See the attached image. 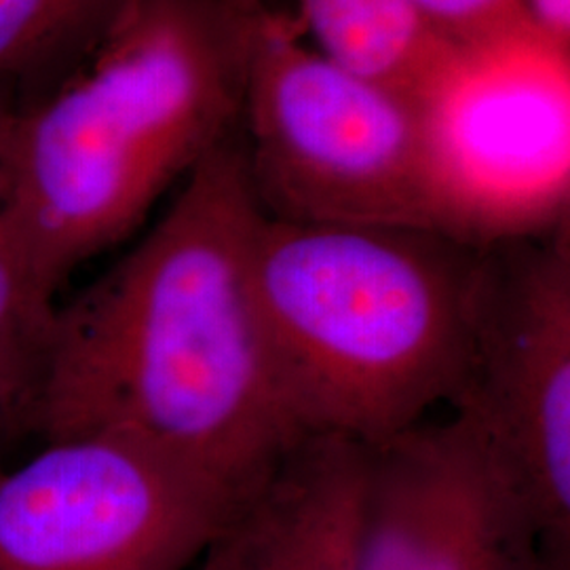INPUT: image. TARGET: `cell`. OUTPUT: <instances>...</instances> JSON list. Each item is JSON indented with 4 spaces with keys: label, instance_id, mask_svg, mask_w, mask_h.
I'll list each match as a JSON object with an SVG mask.
<instances>
[{
    "label": "cell",
    "instance_id": "obj_1",
    "mask_svg": "<svg viewBox=\"0 0 570 570\" xmlns=\"http://www.w3.org/2000/svg\"><path fill=\"white\" fill-rule=\"evenodd\" d=\"M265 218L237 129L184 178L140 244L56 306L30 435H121L254 489L305 438L256 298Z\"/></svg>",
    "mask_w": 570,
    "mask_h": 570
},
{
    "label": "cell",
    "instance_id": "obj_2",
    "mask_svg": "<svg viewBox=\"0 0 570 570\" xmlns=\"http://www.w3.org/2000/svg\"><path fill=\"white\" fill-rule=\"evenodd\" d=\"M258 0H127L58 75L20 89L9 205L32 292L121 244L239 129Z\"/></svg>",
    "mask_w": 570,
    "mask_h": 570
},
{
    "label": "cell",
    "instance_id": "obj_3",
    "mask_svg": "<svg viewBox=\"0 0 570 570\" xmlns=\"http://www.w3.org/2000/svg\"><path fill=\"white\" fill-rule=\"evenodd\" d=\"M484 252L429 228L266 216L256 298L301 435L367 449L450 404L468 362Z\"/></svg>",
    "mask_w": 570,
    "mask_h": 570
},
{
    "label": "cell",
    "instance_id": "obj_4",
    "mask_svg": "<svg viewBox=\"0 0 570 570\" xmlns=\"http://www.w3.org/2000/svg\"><path fill=\"white\" fill-rule=\"evenodd\" d=\"M239 138L268 218L433 230L414 104L327 61L289 13L263 0L247 42Z\"/></svg>",
    "mask_w": 570,
    "mask_h": 570
},
{
    "label": "cell",
    "instance_id": "obj_5",
    "mask_svg": "<svg viewBox=\"0 0 570 570\" xmlns=\"http://www.w3.org/2000/svg\"><path fill=\"white\" fill-rule=\"evenodd\" d=\"M412 104L433 230L490 247L569 225L570 49L511 21L450 42Z\"/></svg>",
    "mask_w": 570,
    "mask_h": 570
},
{
    "label": "cell",
    "instance_id": "obj_6",
    "mask_svg": "<svg viewBox=\"0 0 570 570\" xmlns=\"http://www.w3.org/2000/svg\"><path fill=\"white\" fill-rule=\"evenodd\" d=\"M449 406L570 570V223L487 247Z\"/></svg>",
    "mask_w": 570,
    "mask_h": 570
},
{
    "label": "cell",
    "instance_id": "obj_7",
    "mask_svg": "<svg viewBox=\"0 0 570 570\" xmlns=\"http://www.w3.org/2000/svg\"><path fill=\"white\" fill-rule=\"evenodd\" d=\"M249 490L121 435L47 442L0 465V570H190Z\"/></svg>",
    "mask_w": 570,
    "mask_h": 570
},
{
    "label": "cell",
    "instance_id": "obj_8",
    "mask_svg": "<svg viewBox=\"0 0 570 570\" xmlns=\"http://www.w3.org/2000/svg\"><path fill=\"white\" fill-rule=\"evenodd\" d=\"M357 570H551L541 539L461 419L364 446Z\"/></svg>",
    "mask_w": 570,
    "mask_h": 570
},
{
    "label": "cell",
    "instance_id": "obj_9",
    "mask_svg": "<svg viewBox=\"0 0 570 570\" xmlns=\"http://www.w3.org/2000/svg\"><path fill=\"white\" fill-rule=\"evenodd\" d=\"M364 446L306 435L235 505L190 570H357Z\"/></svg>",
    "mask_w": 570,
    "mask_h": 570
},
{
    "label": "cell",
    "instance_id": "obj_10",
    "mask_svg": "<svg viewBox=\"0 0 570 570\" xmlns=\"http://www.w3.org/2000/svg\"><path fill=\"white\" fill-rule=\"evenodd\" d=\"M292 18L327 61L407 102L450 45L412 0H296Z\"/></svg>",
    "mask_w": 570,
    "mask_h": 570
},
{
    "label": "cell",
    "instance_id": "obj_11",
    "mask_svg": "<svg viewBox=\"0 0 570 570\" xmlns=\"http://www.w3.org/2000/svg\"><path fill=\"white\" fill-rule=\"evenodd\" d=\"M18 100L20 87L0 81V387L32 407L45 338L53 317L42 311L32 292L9 205L7 144Z\"/></svg>",
    "mask_w": 570,
    "mask_h": 570
},
{
    "label": "cell",
    "instance_id": "obj_12",
    "mask_svg": "<svg viewBox=\"0 0 570 570\" xmlns=\"http://www.w3.org/2000/svg\"><path fill=\"white\" fill-rule=\"evenodd\" d=\"M127 0H0V81L30 89L58 75Z\"/></svg>",
    "mask_w": 570,
    "mask_h": 570
},
{
    "label": "cell",
    "instance_id": "obj_13",
    "mask_svg": "<svg viewBox=\"0 0 570 570\" xmlns=\"http://www.w3.org/2000/svg\"><path fill=\"white\" fill-rule=\"evenodd\" d=\"M450 42L471 41L522 20L518 0H412Z\"/></svg>",
    "mask_w": 570,
    "mask_h": 570
},
{
    "label": "cell",
    "instance_id": "obj_14",
    "mask_svg": "<svg viewBox=\"0 0 570 570\" xmlns=\"http://www.w3.org/2000/svg\"><path fill=\"white\" fill-rule=\"evenodd\" d=\"M518 4L539 35L570 49V0H518Z\"/></svg>",
    "mask_w": 570,
    "mask_h": 570
},
{
    "label": "cell",
    "instance_id": "obj_15",
    "mask_svg": "<svg viewBox=\"0 0 570 570\" xmlns=\"http://www.w3.org/2000/svg\"><path fill=\"white\" fill-rule=\"evenodd\" d=\"M28 419H30L28 404L11 391L0 387V465H2L4 452L11 444L18 442L23 435H30Z\"/></svg>",
    "mask_w": 570,
    "mask_h": 570
}]
</instances>
